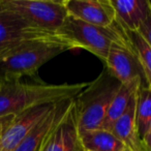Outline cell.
Listing matches in <instances>:
<instances>
[{
	"label": "cell",
	"mask_w": 151,
	"mask_h": 151,
	"mask_svg": "<svg viewBox=\"0 0 151 151\" xmlns=\"http://www.w3.org/2000/svg\"><path fill=\"white\" fill-rule=\"evenodd\" d=\"M138 93V92H137ZM136 105L137 94L134 96L128 105L126 111L121 117L116 120L112 125L110 132H112L129 151H146L138 134L136 124Z\"/></svg>",
	"instance_id": "cell-13"
},
{
	"label": "cell",
	"mask_w": 151,
	"mask_h": 151,
	"mask_svg": "<svg viewBox=\"0 0 151 151\" xmlns=\"http://www.w3.org/2000/svg\"><path fill=\"white\" fill-rule=\"evenodd\" d=\"M6 9L17 13L42 30L57 33L67 15L64 1L55 0H0Z\"/></svg>",
	"instance_id": "cell-5"
},
{
	"label": "cell",
	"mask_w": 151,
	"mask_h": 151,
	"mask_svg": "<svg viewBox=\"0 0 151 151\" xmlns=\"http://www.w3.org/2000/svg\"><path fill=\"white\" fill-rule=\"evenodd\" d=\"M73 49L75 46L60 34L24 42L0 55V81L34 77L45 63Z\"/></svg>",
	"instance_id": "cell-2"
},
{
	"label": "cell",
	"mask_w": 151,
	"mask_h": 151,
	"mask_svg": "<svg viewBox=\"0 0 151 151\" xmlns=\"http://www.w3.org/2000/svg\"><path fill=\"white\" fill-rule=\"evenodd\" d=\"M40 151H85L81 142L73 99Z\"/></svg>",
	"instance_id": "cell-8"
},
{
	"label": "cell",
	"mask_w": 151,
	"mask_h": 151,
	"mask_svg": "<svg viewBox=\"0 0 151 151\" xmlns=\"http://www.w3.org/2000/svg\"><path fill=\"white\" fill-rule=\"evenodd\" d=\"M105 63L108 71L121 84H126L138 79L142 80L145 84L142 68L129 40L127 44L112 45Z\"/></svg>",
	"instance_id": "cell-7"
},
{
	"label": "cell",
	"mask_w": 151,
	"mask_h": 151,
	"mask_svg": "<svg viewBox=\"0 0 151 151\" xmlns=\"http://www.w3.org/2000/svg\"><path fill=\"white\" fill-rule=\"evenodd\" d=\"M57 33L70 42L76 49H84L104 62L112 45L128 42L126 32L116 22L110 27H101L71 16H67Z\"/></svg>",
	"instance_id": "cell-4"
},
{
	"label": "cell",
	"mask_w": 151,
	"mask_h": 151,
	"mask_svg": "<svg viewBox=\"0 0 151 151\" xmlns=\"http://www.w3.org/2000/svg\"><path fill=\"white\" fill-rule=\"evenodd\" d=\"M120 86L121 83L105 67L99 77L73 99L79 132L101 128Z\"/></svg>",
	"instance_id": "cell-3"
},
{
	"label": "cell",
	"mask_w": 151,
	"mask_h": 151,
	"mask_svg": "<svg viewBox=\"0 0 151 151\" xmlns=\"http://www.w3.org/2000/svg\"><path fill=\"white\" fill-rule=\"evenodd\" d=\"M151 121V89L147 86L139 88L137 93L136 105V124L138 134L142 142L144 134Z\"/></svg>",
	"instance_id": "cell-17"
},
{
	"label": "cell",
	"mask_w": 151,
	"mask_h": 151,
	"mask_svg": "<svg viewBox=\"0 0 151 151\" xmlns=\"http://www.w3.org/2000/svg\"><path fill=\"white\" fill-rule=\"evenodd\" d=\"M142 144L146 151H151V121L148 125L146 132L144 134V138L142 140Z\"/></svg>",
	"instance_id": "cell-19"
},
{
	"label": "cell",
	"mask_w": 151,
	"mask_h": 151,
	"mask_svg": "<svg viewBox=\"0 0 151 151\" xmlns=\"http://www.w3.org/2000/svg\"><path fill=\"white\" fill-rule=\"evenodd\" d=\"M144 75L145 85L151 89V48L138 31L126 32Z\"/></svg>",
	"instance_id": "cell-16"
},
{
	"label": "cell",
	"mask_w": 151,
	"mask_h": 151,
	"mask_svg": "<svg viewBox=\"0 0 151 151\" xmlns=\"http://www.w3.org/2000/svg\"><path fill=\"white\" fill-rule=\"evenodd\" d=\"M70 101L56 104L54 108L28 132L22 142L13 151H40L44 147L48 137L53 132L65 112L70 106Z\"/></svg>",
	"instance_id": "cell-11"
},
{
	"label": "cell",
	"mask_w": 151,
	"mask_h": 151,
	"mask_svg": "<svg viewBox=\"0 0 151 151\" xmlns=\"http://www.w3.org/2000/svg\"><path fill=\"white\" fill-rule=\"evenodd\" d=\"M15 116H6V117H0V137L2 136V134L4 132V130L6 129V127L9 125V123L12 122V120L14 119Z\"/></svg>",
	"instance_id": "cell-20"
},
{
	"label": "cell",
	"mask_w": 151,
	"mask_h": 151,
	"mask_svg": "<svg viewBox=\"0 0 151 151\" xmlns=\"http://www.w3.org/2000/svg\"><path fill=\"white\" fill-rule=\"evenodd\" d=\"M56 35L58 33L46 31L32 25L0 3V55L29 40L50 38Z\"/></svg>",
	"instance_id": "cell-6"
},
{
	"label": "cell",
	"mask_w": 151,
	"mask_h": 151,
	"mask_svg": "<svg viewBox=\"0 0 151 151\" xmlns=\"http://www.w3.org/2000/svg\"><path fill=\"white\" fill-rule=\"evenodd\" d=\"M85 151H86V150H85Z\"/></svg>",
	"instance_id": "cell-22"
},
{
	"label": "cell",
	"mask_w": 151,
	"mask_h": 151,
	"mask_svg": "<svg viewBox=\"0 0 151 151\" xmlns=\"http://www.w3.org/2000/svg\"><path fill=\"white\" fill-rule=\"evenodd\" d=\"M89 85L0 81V117L17 116L34 107L73 99Z\"/></svg>",
	"instance_id": "cell-1"
},
{
	"label": "cell",
	"mask_w": 151,
	"mask_h": 151,
	"mask_svg": "<svg viewBox=\"0 0 151 151\" xmlns=\"http://www.w3.org/2000/svg\"><path fill=\"white\" fill-rule=\"evenodd\" d=\"M67 15L92 25L110 27L116 22L110 0H64Z\"/></svg>",
	"instance_id": "cell-10"
},
{
	"label": "cell",
	"mask_w": 151,
	"mask_h": 151,
	"mask_svg": "<svg viewBox=\"0 0 151 151\" xmlns=\"http://www.w3.org/2000/svg\"><path fill=\"white\" fill-rule=\"evenodd\" d=\"M150 2H151V1H150Z\"/></svg>",
	"instance_id": "cell-23"
},
{
	"label": "cell",
	"mask_w": 151,
	"mask_h": 151,
	"mask_svg": "<svg viewBox=\"0 0 151 151\" xmlns=\"http://www.w3.org/2000/svg\"><path fill=\"white\" fill-rule=\"evenodd\" d=\"M142 85L145 84L143 83L142 80L138 79V80L132 81L126 84H121L118 92L116 93L115 97L112 101L111 106H110L109 110L107 112L105 119H104L103 123L101 125V128L103 129L110 130L116 120H118L121 115L126 111L128 105L134 99V96L137 94L139 88Z\"/></svg>",
	"instance_id": "cell-14"
},
{
	"label": "cell",
	"mask_w": 151,
	"mask_h": 151,
	"mask_svg": "<svg viewBox=\"0 0 151 151\" xmlns=\"http://www.w3.org/2000/svg\"><path fill=\"white\" fill-rule=\"evenodd\" d=\"M115 11L116 23L125 32L138 31L151 13L148 0H110Z\"/></svg>",
	"instance_id": "cell-12"
},
{
	"label": "cell",
	"mask_w": 151,
	"mask_h": 151,
	"mask_svg": "<svg viewBox=\"0 0 151 151\" xmlns=\"http://www.w3.org/2000/svg\"><path fill=\"white\" fill-rule=\"evenodd\" d=\"M79 132L86 151H123L126 149L123 143L110 130L97 128Z\"/></svg>",
	"instance_id": "cell-15"
},
{
	"label": "cell",
	"mask_w": 151,
	"mask_h": 151,
	"mask_svg": "<svg viewBox=\"0 0 151 151\" xmlns=\"http://www.w3.org/2000/svg\"><path fill=\"white\" fill-rule=\"evenodd\" d=\"M138 32L141 34L143 38L146 40V42L149 45V47L151 48V13L148 16L144 23L141 25V27L139 28Z\"/></svg>",
	"instance_id": "cell-18"
},
{
	"label": "cell",
	"mask_w": 151,
	"mask_h": 151,
	"mask_svg": "<svg viewBox=\"0 0 151 151\" xmlns=\"http://www.w3.org/2000/svg\"><path fill=\"white\" fill-rule=\"evenodd\" d=\"M55 106L56 104L38 106L15 116L0 137V151H13Z\"/></svg>",
	"instance_id": "cell-9"
},
{
	"label": "cell",
	"mask_w": 151,
	"mask_h": 151,
	"mask_svg": "<svg viewBox=\"0 0 151 151\" xmlns=\"http://www.w3.org/2000/svg\"><path fill=\"white\" fill-rule=\"evenodd\" d=\"M123 151H129V150H127V149H125V150H123Z\"/></svg>",
	"instance_id": "cell-21"
}]
</instances>
